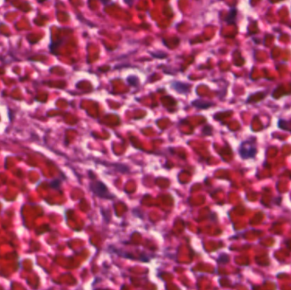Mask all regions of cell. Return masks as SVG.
<instances>
[{
    "label": "cell",
    "mask_w": 291,
    "mask_h": 290,
    "mask_svg": "<svg viewBox=\"0 0 291 290\" xmlns=\"http://www.w3.org/2000/svg\"><path fill=\"white\" fill-rule=\"evenodd\" d=\"M236 16H237V10L235 8H232L230 10L229 14L226 19V21L228 24H233L235 20H236Z\"/></svg>",
    "instance_id": "cell-3"
},
{
    "label": "cell",
    "mask_w": 291,
    "mask_h": 290,
    "mask_svg": "<svg viewBox=\"0 0 291 290\" xmlns=\"http://www.w3.org/2000/svg\"><path fill=\"white\" fill-rule=\"evenodd\" d=\"M90 188L96 195L100 196L101 197H107V195H109L107 188L100 181L96 183H92L90 185Z\"/></svg>",
    "instance_id": "cell-2"
},
{
    "label": "cell",
    "mask_w": 291,
    "mask_h": 290,
    "mask_svg": "<svg viewBox=\"0 0 291 290\" xmlns=\"http://www.w3.org/2000/svg\"><path fill=\"white\" fill-rule=\"evenodd\" d=\"M239 152L240 157L243 159H249L254 158L257 153L255 139L251 137L242 141L239 148Z\"/></svg>",
    "instance_id": "cell-1"
}]
</instances>
